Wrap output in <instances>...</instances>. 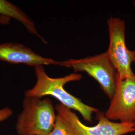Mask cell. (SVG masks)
<instances>
[{
	"label": "cell",
	"instance_id": "cell-13",
	"mask_svg": "<svg viewBox=\"0 0 135 135\" xmlns=\"http://www.w3.org/2000/svg\"></svg>",
	"mask_w": 135,
	"mask_h": 135
},
{
	"label": "cell",
	"instance_id": "cell-10",
	"mask_svg": "<svg viewBox=\"0 0 135 135\" xmlns=\"http://www.w3.org/2000/svg\"><path fill=\"white\" fill-rule=\"evenodd\" d=\"M13 114V112L9 107L0 109V123L7 120Z\"/></svg>",
	"mask_w": 135,
	"mask_h": 135
},
{
	"label": "cell",
	"instance_id": "cell-5",
	"mask_svg": "<svg viewBox=\"0 0 135 135\" xmlns=\"http://www.w3.org/2000/svg\"><path fill=\"white\" fill-rule=\"evenodd\" d=\"M55 110L67 121L77 135H125L135 132V122H115L108 119L103 112L96 113L98 124L90 127L84 124L72 110L61 104L56 106Z\"/></svg>",
	"mask_w": 135,
	"mask_h": 135
},
{
	"label": "cell",
	"instance_id": "cell-9",
	"mask_svg": "<svg viewBox=\"0 0 135 135\" xmlns=\"http://www.w3.org/2000/svg\"><path fill=\"white\" fill-rule=\"evenodd\" d=\"M53 129L48 135H77L67 121L57 113Z\"/></svg>",
	"mask_w": 135,
	"mask_h": 135
},
{
	"label": "cell",
	"instance_id": "cell-6",
	"mask_svg": "<svg viewBox=\"0 0 135 135\" xmlns=\"http://www.w3.org/2000/svg\"><path fill=\"white\" fill-rule=\"evenodd\" d=\"M105 116L110 120L135 122V76L121 80L118 74L114 94Z\"/></svg>",
	"mask_w": 135,
	"mask_h": 135
},
{
	"label": "cell",
	"instance_id": "cell-11",
	"mask_svg": "<svg viewBox=\"0 0 135 135\" xmlns=\"http://www.w3.org/2000/svg\"><path fill=\"white\" fill-rule=\"evenodd\" d=\"M11 19L6 17L5 16H3L0 15V24L5 25H8L10 24Z\"/></svg>",
	"mask_w": 135,
	"mask_h": 135
},
{
	"label": "cell",
	"instance_id": "cell-12",
	"mask_svg": "<svg viewBox=\"0 0 135 135\" xmlns=\"http://www.w3.org/2000/svg\"><path fill=\"white\" fill-rule=\"evenodd\" d=\"M132 56L133 58V62L135 63V50L134 51H131Z\"/></svg>",
	"mask_w": 135,
	"mask_h": 135
},
{
	"label": "cell",
	"instance_id": "cell-4",
	"mask_svg": "<svg viewBox=\"0 0 135 135\" xmlns=\"http://www.w3.org/2000/svg\"><path fill=\"white\" fill-rule=\"evenodd\" d=\"M108 25L109 45L106 53L121 80L135 77L131 69L133 58L125 41V22L119 18L110 17Z\"/></svg>",
	"mask_w": 135,
	"mask_h": 135
},
{
	"label": "cell",
	"instance_id": "cell-7",
	"mask_svg": "<svg viewBox=\"0 0 135 135\" xmlns=\"http://www.w3.org/2000/svg\"><path fill=\"white\" fill-rule=\"evenodd\" d=\"M0 60L34 68L50 65H59L60 64V61L41 56L22 44L14 42L0 44Z\"/></svg>",
	"mask_w": 135,
	"mask_h": 135
},
{
	"label": "cell",
	"instance_id": "cell-2",
	"mask_svg": "<svg viewBox=\"0 0 135 135\" xmlns=\"http://www.w3.org/2000/svg\"><path fill=\"white\" fill-rule=\"evenodd\" d=\"M56 116L51 99L25 96L16 130L18 135H48L53 129Z\"/></svg>",
	"mask_w": 135,
	"mask_h": 135
},
{
	"label": "cell",
	"instance_id": "cell-3",
	"mask_svg": "<svg viewBox=\"0 0 135 135\" xmlns=\"http://www.w3.org/2000/svg\"><path fill=\"white\" fill-rule=\"evenodd\" d=\"M59 66L72 68L75 72L86 73L99 83L103 92L112 99L115 91L117 73L106 52L80 59L60 61Z\"/></svg>",
	"mask_w": 135,
	"mask_h": 135
},
{
	"label": "cell",
	"instance_id": "cell-8",
	"mask_svg": "<svg viewBox=\"0 0 135 135\" xmlns=\"http://www.w3.org/2000/svg\"><path fill=\"white\" fill-rule=\"evenodd\" d=\"M0 15L18 21L29 33L36 36L44 44H48L38 32L34 21L17 6L6 0H0Z\"/></svg>",
	"mask_w": 135,
	"mask_h": 135
},
{
	"label": "cell",
	"instance_id": "cell-1",
	"mask_svg": "<svg viewBox=\"0 0 135 135\" xmlns=\"http://www.w3.org/2000/svg\"><path fill=\"white\" fill-rule=\"evenodd\" d=\"M34 72L37 79L36 84L32 88L25 91V96L38 98L53 97L63 106L78 111L85 120L92 122V115L99 110L84 103L64 89L65 84L69 82L80 81L83 78L81 74L73 73L63 77L51 78L47 74L43 66L34 68Z\"/></svg>",
	"mask_w": 135,
	"mask_h": 135
}]
</instances>
